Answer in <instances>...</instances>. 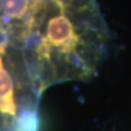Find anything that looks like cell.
Instances as JSON below:
<instances>
[{"mask_svg":"<svg viewBox=\"0 0 131 131\" xmlns=\"http://www.w3.org/2000/svg\"><path fill=\"white\" fill-rule=\"evenodd\" d=\"M0 113L9 116H15L16 113L13 81L10 73L3 67L1 55H0Z\"/></svg>","mask_w":131,"mask_h":131,"instance_id":"6da1fadb","label":"cell"},{"mask_svg":"<svg viewBox=\"0 0 131 131\" xmlns=\"http://www.w3.org/2000/svg\"><path fill=\"white\" fill-rule=\"evenodd\" d=\"M36 117L32 113H25L21 116L16 131H36Z\"/></svg>","mask_w":131,"mask_h":131,"instance_id":"3957f363","label":"cell"},{"mask_svg":"<svg viewBox=\"0 0 131 131\" xmlns=\"http://www.w3.org/2000/svg\"><path fill=\"white\" fill-rule=\"evenodd\" d=\"M9 44V36L5 28H2L0 26V55L5 54L6 49Z\"/></svg>","mask_w":131,"mask_h":131,"instance_id":"277c9868","label":"cell"},{"mask_svg":"<svg viewBox=\"0 0 131 131\" xmlns=\"http://www.w3.org/2000/svg\"><path fill=\"white\" fill-rule=\"evenodd\" d=\"M28 7L30 0H0V11L11 19H22Z\"/></svg>","mask_w":131,"mask_h":131,"instance_id":"7a4b0ae2","label":"cell"},{"mask_svg":"<svg viewBox=\"0 0 131 131\" xmlns=\"http://www.w3.org/2000/svg\"><path fill=\"white\" fill-rule=\"evenodd\" d=\"M40 1H44V2H56V1H59V0H40Z\"/></svg>","mask_w":131,"mask_h":131,"instance_id":"5b68a950","label":"cell"}]
</instances>
